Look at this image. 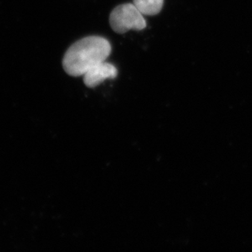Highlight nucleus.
<instances>
[{
	"label": "nucleus",
	"instance_id": "nucleus-2",
	"mask_svg": "<svg viewBox=\"0 0 252 252\" xmlns=\"http://www.w3.org/2000/svg\"><path fill=\"white\" fill-rule=\"evenodd\" d=\"M110 26L116 33L127 31H142L146 27L144 15L134 3H125L115 7L110 16Z\"/></svg>",
	"mask_w": 252,
	"mask_h": 252
},
{
	"label": "nucleus",
	"instance_id": "nucleus-1",
	"mask_svg": "<svg viewBox=\"0 0 252 252\" xmlns=\"http://www.w3.org/2000/svg\"><path fill=\"white\" fill-rule=\"evenodd\" d=\"M111 53L110 42L99 36H89L77 41L67 50L63 58V68L73 77L84 76L88 69L105 62Z\"/></svg>",
	"mask_w": 252,
	"mask_h": 252
},
{
	"label": "nucleus",
	"instance_id": "nucleus-3",
	"mask_svg": "<svg viewBox=\"0 0 252 252\" xmlns=\"http://www.w3.org/2000/svg\"><path fill=\"white\" fill-rule=\"evenodd\" d=\"M118 75V69L114 64L108 62H100L84 74V82L88 88H95L106 79H114Z\"/></svg>",
	"mask_w": 252,
	"mask_h": 252
},
{
	"label": "nucleus",
	"instance_id": "nucleus-4",
	"mask_svg": "<svg viewBox=\"0 0 252 252\" xmlns=\"http://www.w3.org/2000/svg\"><path fill=\"white\" fill-rule=\"evenodd\" d=\"M133 3L143 15L155 16L161 12L163 0H133Z\"/></svg>",
	"mask_w": 252,
	"mask_h": 252
}]
</instances>
